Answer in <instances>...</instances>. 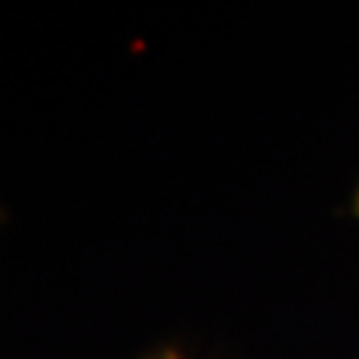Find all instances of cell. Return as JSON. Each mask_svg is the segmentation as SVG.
I'll use <instances>...</instances> for the list:
<instances>
[{
    "mask_svg": "<svg viewBox=\"0 0 359 359\" xmlns=\"http://www.w3.org/2000/svg\"><path fill=\"white\" fill-rule=\"evenodd\" d=\"M147 359H184V357H181L179 351H173V348H160V351H154L152 357Z\"/></svg>",
    "mask_w": 359,
    "mask_h": 359,
    "instance_id": "6da1fadb",
    "label": "cell"
},
{
    "mask_svg": "<svg viewBox=\"0 0 359 359\" xmlns=\"http://www.w3.org/2000/svg\"><path fill=\"white\" fill-rule=\"evenodd\" d=\"M354 213L359 216V192H357V197H354Z\"/></svg>",
    "mask_w": 359,
    "mask_h": 359,
    "instance_id": "7a4b0ae2",
    "label": "cell"
}]
</instances>
